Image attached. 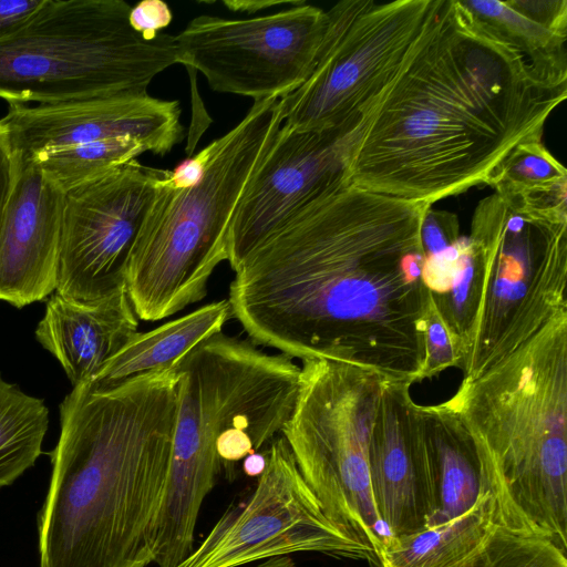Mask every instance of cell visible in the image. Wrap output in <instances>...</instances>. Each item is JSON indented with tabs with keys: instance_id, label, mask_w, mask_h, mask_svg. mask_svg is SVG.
<instances>
[{
	"instance_id": "1",
	"label": "cell",
	"mask_w": 567,
	"mask_h": 567,
	"mask_svg": "<svg viewBox=\"0 0 567 567\" xmlns=\"http://www.w3.org/2000/svg\"><path fill=\"white\" fill-rule=\"evenodd\" d=\"M424 203L347 184L315 200L234 270L229 305L248 340L422 381L429 291Z\"/></svg>"
},
{
	"instance_id": "2",
	"label": "cell",
	"mask_w": 567,
	"mask_h": 567,
	"mask_svg": "<svg viewBox=\"0 0 567 567\" xmlns=\"http://www.w3.org/2000/svg\"><path fill=\"white\" fill-rule=\"evenodd\" d=\"M567 82L440 0L414 53L360 125L347 163L359 188L432 206L488 184L520 144L542 141Z\"/></svg>"
},
{
	"instance_id": "3",
	"label": "cell",
	"mask_w": 567,
	"mask_h": 567,
	"mask_svg": "<svg viewBox=\"0 0 567 567\" xmlns=\"http://www.w3.org/2000/svg\"><path fill=\"white\" fill-rule=\"evenodd\" d=\"M175 365L91 381L60 403V435L38 515L39 567H147L167 475Z\"/></svg>"
},
{
	"instance_id": "4",
	"label": "cell",
	"mask_w": 567,
	"mask_h": 567,
	"mask_svg": "<svg viewBox=\"0 0 567 567\" xmlns=\"http://www.w3.org/2000/svg\"><path fill=\"white\" fill-rule=\"evenodd\" d=\"M472 435L493 520L567 550V316L449 399Z\"/></svg>"
},
{
	"instance_id": "5",
	"label": "cell",
	"mask_w": 567,
	"mask_h": 567,
	"mask_svg": "<svg viewBox=\"0 0 567 567\" xmlns=\"http://www.w3.org/2000/svg\"><path fill=\"white\" fill-rule=\"evenodd\" d=\"M177 412L159 527L195 532L202 504L223 467H231L281 434L295 409L301 368L249 340L221 331L174 363Z\"/></svg>"
},
{
	"instance_id": "6",
	"label": "cell",
	"mask_w": 567,
	"mask_h": 567,
	"mask_svg": "<svg viewBox=\"0 0 567 567\" xmlns=\"http://www.w3.org/2000/svg\"><path fill=\"white\" fill-rule=\"evenodd\" d=\"M280 99L254 102L244 118L205 147L202 179L158 182L128 259L125 288L140 320L159 321L200 301L227 260V231L251 175L282 125ZM171 172V171H169Z\"/></svg>"
},
{
	"instance_id": "7",
	"label": "cell",
	"mask_w": 567,
	"mask_h": 567,
	"mask_svg": "<svg viewBox=\"0 0 567 567\" xmlns=\"http://www.w3.org/2000/svg\"><path fill=\"white\" fill-rule=\"evenodd\" d=\"M131 8L124 0H44L0 39V99L28 105L147 93L179 55L175 35L136 32Z\"/></svg>"
},
{
	"instance_id": "8",
	"label": "cell",
	"mask_w": 567,
	"mask_h": 567,
	"mask_svg": "<svg viewBox=\"0 0 567 567\" xmlns=\"http://www.w3.org/2000/svg\"><path fill=\"white\" fill-rule=\"evenodd\" d=\"M468 238L481 256L483 288L462 381L477 379L567 316V202L494 193L476 206Z\"/></svg>"
},
{
	"instance_id": "9",
	"label": "cell",
	"mask_w": 567,
	"mask_h": 567,
	"mask_svg": "<svg viewBox=\"0 0 567 567\" xmlns=\"http://www.w3.org/2000/svg\"><path fill=\"white\" fill-rule=\"evenodd\" d=\"M300 368L295 409L281 434L327 517L378 555L389 534L373 502L368 453L389 377L326 358L302 360Z\"/></svg>"
},
{
	"instance_id": "10",
	"label": "cell",
	"mask_w": 567,
	"mask_h": 567,
	"mask_svg": "<svg viewBox=\"0 0 567 567\" xmlns=\"http://www.w3.org/2000/svg\"><path fill=\"white\" fill-rule=\"evenodd\" d=\"M440 0H342L327 24L306 81L280 97L295 131L359 127L414 53Z\"/></svg>"
},
{
	"instance_id": "11",
	"label": "cell",
	"mask_w": 567,
	"mask_h": 567,
	"mask_svg": "<svg viewBox=\"0 0 567 567\" xmlns=\"http://www.w3.org/2000/svg\"><path fill=\"white\" fill-rule=\"evenodd\" d=\"M266 458L248 501L225 512L176 567H239L293 553H319L381 567L373 549L327 517L282 434L267 447Z\"/></svg>"
},
{
	"instance_id": "12",
	"label": "cell",
	"mask_w": 567,
	"mask_h": 567,
	"mask_svg": "<svg viewBox=\"0 0 567 567\" xmlns=\"http://www.w3.org/2000/svg\"><path fill=\"white\" fill-rule=\"evenodd\" d=\"M326 24V10L300 1L247 19L197 16L175 43L179 64L200 72L212 90L256 102L284 97L306 81Z\"/></svg>"
},
{
	"instance_id": "13",
	"label": "cell",
	"mask_w": 567,
	"mask_h": 567,
	"mask_svg": "<svg viewBox=\"0 0 567 567\" xmlns=\"http://www.w3.org/2000/svg\"><path fill=\"white\" fill-rule=\"evenodd\" d=\"M168 173L132 159L64 193L56 293L94 301L125 288L135 239Z\"/></svg>"
},
{
	"instance_id": "14",
	"label": "cell",
	"mask_w": 567,
	"mask_h": 567,
	"mask_svg": "<svg viewBox=\"0 0 567 567\" xmlns=\"http://www.w3.org/2000/svg\"><path fill=\"white\" fill-rule=\"evenodd\" d=\"M357 136L279 127L229 221L227 261L233 270L308 205L348 184L347 163Z\"/></svg>"
},
{
	"instance_id": "15",
	"label": "cell",
	"mask_w": 567,
	"mask_h": 567,
	"mask_svg": "<svg viewBox=\"0 0 567 567\" xmlns=\"http://www.w3.org/2000/svg\"><path fill=\"white\" fill-rule=\"evenodd\" d=\"M9 106L0 125L21 161L47 150L118 137H132L164 156L184 136L179 102L148 93Z\"/></svg>"
},
{
	"instance_id": "16",
	"label": "cell",
	"mask_w": 567,
	"mask_h": 567,
	"mask_svg": "<svg viewBox=\"0 0 567 567\" xmlns=\"http://www.w3.org/2000/svg\"><path fill=\"white\" fill-rule=\"evenodd\" d=\"M64 192L33 161L19 158L0 227V300L20 309L55 291Z\"/></svg>"
},
{
	"instance_id": "17",
	"label": "cell",
	"mask_w": 567,
	"mask_h": 567,
	"mask_svg": "<svg viewBox=\"0 0 567 567\" xmlns=\"http://www.w3.org/2000/svg\"><path fill=\"white\" fill-rule=\"evenodd\" d=\"M411 383L386 378L371 430L368 465L379 517L392 536L425 528L430 493Z\"/></svg>"
},
{
	"instance_id": "18",
	"label": "cell",
	"mask_w": 567,
	"mask_h": 567,
	"mask_svg": "<svg viewBox=\"0 0 567 567\" xmlns=\"http://www.w3.org/2000/svg\"><path fill=\"white\" fill-rule=\"evenodd\" d=\"M138 322L126 288L94 301H76L54 292L34 333L74 388L95 378L138 332Z\"/></svg>"
},
{
	"instance_id": "19",
	"label": "cell",
	"mask_w": 567,
	"mask_h": 567,
	"mask_svg": "<svg viewBox=\"0 0 567 567\" xmlns=\"http://www.w3.org/2000/svg\"><path fill=\"white\" fill-rule=\"evenodd\" d=\"M415 421L424 452L431 526L475 505L482 495L481 467L472 435L449 400L416 404Z\"/></svg>"
},
{
	"instance_id": "20",
	"label": "cell",
	"mask_w": 567,
	"mask_h": 567,
	"mask_svg": "<svg viewBox=\"0 0 567 567\" xmlns=\"http://www.w3.org/2000/svg\"><path fill=\"white\" fill-rule=\"evenodd\" d=\"M477 29L524 55L540 74L567 82L566 0H457Z\"/></svg>"
},
{
	"instance_id": "21",
	"label": "cell",
	"mask_w": 567,
	"mask_h": 567,
	"mask_svg": "<svg viewBox=\"0 0 567 567\" xmlns=\"http://www.w3.org/2000/svg\"><path fill=\"white\" fill-rule=\"evenodd\" d=\"M228 299L213 301L152 330L136 332L91 381L106 388L173 365L181 357L220 332L231 319Z\"/></svg>"
},
{
	"instance_id": "22",
	"label": "cell",
	"mask_w": 567,
	"mask_h": 567,
	"mask_svg": "<svg viewBox=\"0 0 567 567\" xmlns=\"http://www.w3.org/2000/svg\"><path fill=\"white\" fill-rule=\"evenodd\" d=\"M494 526L492 499L481 495L472 508L453 519L386 536L378 553L381 567H454L483 544Z\"/></svg>"
},
{
	"instance_id": "23",
	"label": "cell",
	"mask_w": 567,
	"mask_h": 567,
	"mask_svg": "<svg viewBox=\"0 0 567 567\" xmlns=\"http://www.w3.org/2000/svg\"><path fill=\"white\" fill-rule=\"evenodd\" d=\"M48 427L44 400L25 393L0 374V488L35 465Z\"/></svg>"
},
{
	"instance_id": "24",
	"label": "cell",
	"mask_w": 567,
	"mask_h": 567,
	"mask_svg": "<svg viewBox=\"0 0 567 567\" xmlns=\"http://www.w3.org/2000/svg\"><path fill=\"white\" fill-rule=\"evenodd\" d=\"M146 152L138 141L118 137L47 150L28 159L65 193Z\"/></svg>"
},
{
	"instance_id": "25",
	"label": "cell",
	"mask_w": 567,
	"mask_h": 567,
	"mask_svg": "<svg viewBox=\"0 0 567 567\" xmlns=\"http://www.w3.org/2000/svg\"><path fill=\"white\" fill-rule=\"evenodd\" d=\"M505 198L526 202L567 197V171L542 141L518 145L488 182Z\"/></svg>"
},
{
	"instance_id": "26",
	"label": "cell",
	"mask_w": 567,
	"mask_h": 567,
	"mask_svg": "<svg viewBox=\"0 0 567 567\" xmlns=\"http://www.w3.org/2000/svg\"><path fill=\"white\" fill-rule=\"evenodd\" d=\"M454 567H567L550 542L495 525L483 544Z\"/></svg>"
},
{
	"instance_id": "27",
	"label": "cell",
	"mask_w": 567,
	"mask_h": 567,
	"mask_svg": "<svg viewBox=\"0 0 567 567\" xmlns=\"http://www.w3.org/2000/svg\"><path fill=\"white\" fill-rule=\"evenodd\" d=\"M424 348L422 380L435 377L447 368H456V357L451 339L431 302L426 313Z\"/></svg>"
},
{
	"instance_id": "28",
	"label": "cell",
	"mask_w": 567,
	"mask_h": 567,
	"mask_svg": "<svg viewBox=\"0 0 567 567\" xmlns=\"http://www.w3.org/2000/svg\"><path fill=\"white\" fill-rule=\"evenodd\" d=\"M172 20V10L162 0H143L131 8L128 16L131 27L147 40H153Z\"/></svg>"
},
{
	"instance_id": "29",
	"label": "cell",
	"mask_w": 567,
	"mask_h": 567,
	"mask_svg": "<svg viewBox=\"0 0 567 567\" xmlns=\"http://www.w3.org/2000/svg\"><path fill=\"white\" fill-rule=\"evenodd\" d=\"M19 171V157L0 125V227L2 225Z\"/></svg>"
},
{
	"instance_id": "30",
	"label": "cell",
	"mask_w": 567,
	"mask_h": 567,
	"mask_svg": "<svg viewBox=\"0 0 567 567\" xmlns=\"http://www.w3.org/2000/svg\"><path fill=\"white\" fill-rule=\"evenodd\" d=\"M44 0H0V39L20 28Z\"/></svg>"
},
{
	"instance_id": "31",
	"label": "cell",
	"mask_w": 567,
	"mask_h": 567,
	"mask_svg": "<svg viewBox=\"0 0 567 567\" xmlns=\"http://www.w3.org/2000/svg\"><path fill=\"white\" fill-rule=\"evenodd\" d=\"M206 164V151L203 148L195 156L183 161L169 172L166 183L176 188L196 185L203 177Z\"/></svg>"
},
{
	"instance_id": "32",
	"label": "cell",
	"mask_w": 567,
	"mask_h": 567,
	"mask_svg": "<svg viewBox=\"0 0 567 567\" xmlns=\"http://www.w3.org/2000/svg\"><path fill=\"white\" fill-rule=\"evenodd\" d=\"M298 1H224L223 3L227 6L230 10L234 11H245V12H255L257 10H264L267 8H271L275 6H282V4H295Z\"/></svg>"
},
{
	"instance_id": "33",
	"label": "cell",
	"mask_w": 567,
	"mask_h": 567,
	"mask_svg": "<svg viewBox=\"0 0 567 567\" xmlns=\"http://www.w3.org/2000/svg\"><path fill=\"white\" fill-rule=\"evenodd\" d=\"M266 450L262 453L256 452L244 458L243 470L246 475L258 477L264 472L267 462Z\"/></svg>"
},
{
	"instance_id": "34",
	"label": "cell",
	"mask_w": 567,
	"mask_h": 567,
	"mask_svg": "<svg viewBox=\"0 0 567 567\" xmlns=\"http://www.w3.org/2000/svg\"><path fill=\"white\" fill-rule=\"evenodd\" d=\"M257 567H296L293 560L289 556H278L266 559Z\"/></svg>"
}]
</instances>
